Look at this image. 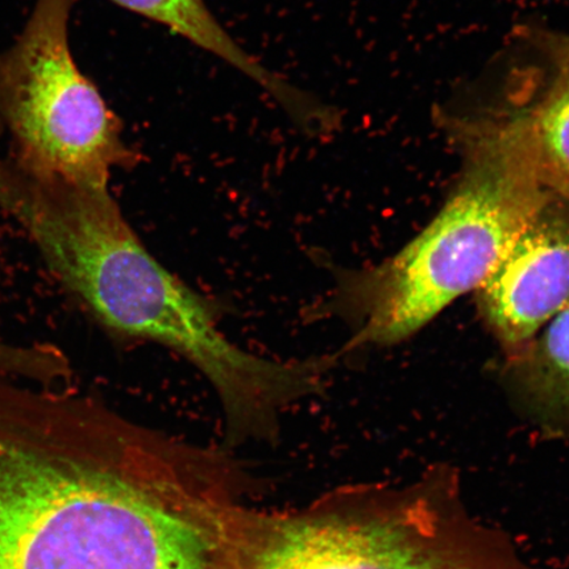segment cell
Segmentation results:
<instances>
[{
	"label": "cell",
	"instance_id": "1",
	"mask_svg": "<svg viewBox=\"0 0 569 569\" xmlns=\"http://www.w3.org/2000/svg\"><path fill=\"white\" fill-rule=\"evenodd\" d=\"M0 210L107 332L153 341L198 368L222 401L231 437H273L283 409L318 393L331 358L270 360L231 343L212 303L147 251L110 189L41 181L4 163Z\"/></svg>",
	"mask_w": 569,
	"mask_h": 569
},
{
	"label": "cell",
	"instance_id": "2",
	"mask_svg": "<svg viewBox=\"0 0 569 569\" xmlns=\"http://www.w3.org/2000/svg\"><path fill=\"white\" fill-rule=\"evenodd\" d=\"M227 550L232 569H538L471 515L446 467L306 513L234 503Z\"/></svg>",
	"mask_w": 569,
	"mask_h": 569
},
{
	"label": "cell",
	"instance_id": "3",
	"mask_svg": "<svg viewBox=\"0 0 569 569\" xmlns=\"http://www.w3.org/2000/svg\"><path fill=\"white\" fill-rule=\"evenodd\" d=\"M468 138L465 174L438 217L388 264L341 287L333 306L362 320L351 347L396 343L479 289L551 196L513 117Z\"/></svg>",
	"mask_w": 569,
	"mask_h": 569
},
{
	"label": "cell",
	"instance_id": "4",
	"mask_svg": "<svg viewBox=\"0 0 569 569\" xmlns=\"http://www.w3.org/2000/svg\"><path fill=\"white\" fill-rule=\"evenodd\" d=\"M76 0H36L19 38L0 52V126L13 162L39 180L110 189L138 154L120 119L78 68L69 44Z\"/></svg>",
	"mask_w": 569,
	"mask_h": 569
},
{
	"label": "cell",
	"instance_id": "5",
	"mask_svg": "<svg viewBox=\"0 0 569 569\" xmlns=\"http://www.w3.org/2000/svg\"><path fill=\"white\" fill-rule=\"evenodd\" d=\"M498 338L523 345L569 303V209L551 194L479 288Z\"/></svg>",
	"mask_w": 569,
	"mask_h": 569
},
{
	"label": "cell",
	"instance_id": "6",
	"mask_svg": "<svg viewBox=\"0 0 569 569\" xmlns=\"http://www.w3.org/2000/svg\"><path fill=\"white\" fill-rule=\"evenodd\" d=\"M123 9L154 21L191 44L217 56L267 92L298 128L309 133L329 131L330 110L279 74L273 73L231 38L204 0H111Z\"/></svg>",
	"mask_w": 569,
	"mask_h": 569
},
{
	"label": "cell",
	"instance_id": "7",
	"mask_svg": "<svg viewBox=\"0 0 569 569\" xmlns=\"http://www.w3.org/2000/svg\"><path fill=\"white\" fill-rule=\"evenodd\" d=\"M552 76L537 102L511 112L521 126L540 181L569 201V38L553 41Z\"/></svg>",
	"mask_w": 569,
	"mask_h": 569
},
{
	"label": "cell",
	"instance_id": "8",
	"mask_svg": "<svg viewBox=\"0 0 569 569\" xmlns=\"http://www.w3.org/2000/svg\"><path fill=\"white\" fill-rule=\"evenodd\" d=\"M533 387L547 418L569 431V303L550 320L539 341Z\"/></svg>",
	"mask_w": 569,
	"mask_h": 569
},
{
	"label": "cell",
	"instance_id": "9",
	"mask_svg": "<svg viewBox=\"0 0 569 569\" xmlns=\"http://www.w3.org/2000/svg\"><path fill=\"white\" fill-rule=\"evenodd\" d=\"M16 358V348L9 339L0 338V371H6Z\"/></svg>",
	"mask_w": 569,
	"mask_h": 569
}]
</instances>
